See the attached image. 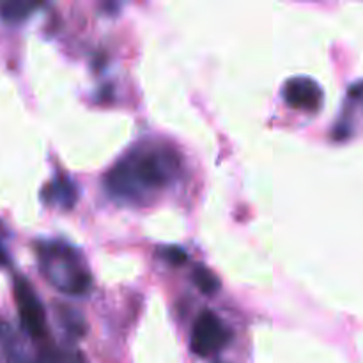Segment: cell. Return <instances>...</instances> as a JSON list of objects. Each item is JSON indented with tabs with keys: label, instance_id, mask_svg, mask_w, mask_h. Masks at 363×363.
Wrapping results in <instances>:
<instances>
[{
	"label": "cell",
	"instance_id": "obj_2",
	"mask_svg": "<svg viewBox=\"0 0 363 363\" xmlns=\"http://www.w3.org/2000/svg\"><path fill=\"white\" fill-rule=\"evenodd\" d=\"M38 257L45 277L59 291L71 296H82L91 289V273L73 247L60 241L39 243Z\"/></svg>",
	"mask_w": 363,
	"mask_h": 363
},
{
	"label": "cell",
	"instance_id": "obj_3",
	"mask_svg": "<svg viewBox=\"0 0 363 363\" xmlns=\"http://www.w3.org/2000/svg\"><path fill=\"white\" fill-rule=\"evenodd\" d=\"M230 340V332L222 319L211 311H204L197 318L191 332V351L206 358L218 353Z\"/></svg>",
	"mask_w": 363,
	"mask_h": 363
},
{
	"label": "cell",
	"instance_id": "obj_4",
	"mask_svg": "<svg viewBox=\"0 0 363 363\" xmlns=\"http://www.w3.org/2000/svg\"><path fill=\"white\" fill-rule=\"evenodd\" d=\"M14 296L23 330L32 339H43L46 333L45 308L30 284L21 277L14 279Z\"/></svg>",
	"mask_w": 363,
	"mask_h": 363
},
{
	"label": "cell",
	"instance_id": "obj_7",
	"mask_svg": "<svg viewBox=\"0 0 363 363\" xmlns=\"http://www.w3.org/2000/svg\"><path fill=\"white\" fill-rule=\"evenodd\" d=\"M34 4L21 2V0H13V2L0 4V18L6 21H21L30 16Z\"/></svg>",
	"mask_w": 363,
	"mask_h": 363
},
{
	"label": "cell",
	"instance_id": "obj_9",
	"mask_svg": "<svg viewBox=\"0 0 363 363\" xmlns=\"http://www.w3.org/2000/svg\"><path fill=\"white\" fill-rule=\"evenodd\" d=\"M165 259L169 262H172V264L181 266V264H184V262H186L188 257H186V252L181 250V248L169 247V248H165Z\"/></svg>",
	"mask_w": 363,
	"mask_h": 363
},
{
	"label": "cell",
	"instance_id": "obj_5",
	"mask_svg": "<svg viewBox=\"0 0 363 363\" xmlns=\"http://www.w3.org/2000/svg\"><path fill=\"white\" fill-rule=\"evenodd\" d=\"M282 94L291 108L305 110V112H315L321 108L325 98L321 85L308 77H294L287 80Z\"/></svg>",
	"mask_w": 363,
	"mask_h": 363
},
{
	"label": "cell",
	"instance_id": "obj_8",
	"mask_svg": "<svg viewBox=\"0 0 363 363\" xmlns=\"http://www.w3.org/2000/svg\"><path fill=\"white\" fill-rule=\"evenodd\" d=\"M194 280L195 284H197L199 289L204 294H208V296H213V294H216L220 291L218 277L213 272H209L208 268H204V266H199V268L195 269Z\"/></svg>",
	"mask_w": 363,
	"mask_h": 363
},
{
	"label": "cell",
	"instance_id": "obj_10",
	"mask_svg": "<svg viewBox=\"0 0 363 363\" xmlns=\"http://www.w3.org/2000/svg\"><path fill=\"white\" fill-rule=\"evenodd\" d=\"M7 259H6V250H4L2 248V245H0V262H6Z\"/></svg>",
	"mask_w": 363,
	"mask_h": 363
},
{
	"label": "cell",
	"instance_id": "obj_6",
	"mask_svg": "<svg viewBox=\"0 0 363 363\" xmlns=\"http://www.w3.org/2000/svg\"><path fill=\"white\" fill-rule=\"evenodd\" d=\"M46 191H50V194L45 195V197L50 199L53 204L60 206V208L64 209L73 208L74 202H77V186H74L73 181L67 179V177H57L53 183H50Z\"/></svg>",
	"mask_w": 363,
	"mask_h": 363
},
{
	"label": "cell",
	"instance_id": "obj_1",
	"mask_svg": "<svg viewBox=\"0 0 363 363\" xmlns=\"http://www.w3.org/2000/svg\"><path fill=\"white\" fill-rule=\"evenodd\" d=\"M179 167V156L169 145H138L106 172L105 188L113 197L138 202L172 183Z\"/></svg>",
	"mask_w": 363,
	"mask_h": 363
}]
</instances>
